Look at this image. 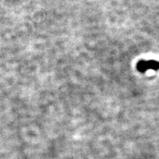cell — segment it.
<instances>
[{
	"label": "cell",
	"mask_w": 159,
	"mask_h": 159,
	"mask_svg": "<svg viewBox=\"0 0 159 159\" xmlns=\"http://www.w3.org/2000/svg\"><path fill=\"white\" fill-rule=\"evenodd\" d=\"M159 69V62L153 60L141 61L137 64V69L140 72H146L149 70H158Z\"/></svg>",
	"instance_id": "6da1fadb"
}]
</instances>
